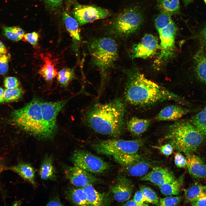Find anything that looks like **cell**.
Masks as SVG:
<instances>
[{
    "label": "cell",
    "mask_w": 206,
    "mask_h": 206,
    "mask_svg": "<svg viewBox=\"0 0 206 206\" xmlns=\"http://www.w3.org/2000/svg\"><path fill=\"white\" fill-rule=\"evenodd\" d=\"M126 73L124 96L131 104L146 106L179 98L176 94L147 79L136 70H128Z\"/></svg>",
    "instance_id": "1"
},
{
    "label": "cell",
    "mask_w": 206,
    "mask_h": 206,
    "mask_svg": "<svg viewBox=\"0 0 206 206\" xmlns=\"http://www.w3.org/2000/svg\"><path fill=\"white\" fill-rule=\"evenodd\" d=\"M125 110L124 104L120 98L107 103L97 104L87 112L86 121L99 133L117 136L124 130Z\"/></svg>",
    "instance_id": "2"
},
{
    "label": "cell",
    "mask_w": 206,
    "mask_h": 206,
    "mask_svg": "<svg viewBox=\"0 0 206 206\" xmlns=\"http://www.w3.org/2000/svg\"><path fill=\"white\" fill-rule=\"evenodd\" d=\"M165 137L173 148L186 154L197 150L204 140V136L197 129L186 121H179L172 125Z\"/></svg>",
    "instance_id": "3"
},
{
    "label": "cell",
    "mask_w": 206,
    "mask_h": 206,
    "mask_svg": "<svg viewBox=\"0 0 206 206\" xmlns=\"http://www.w3.org/2000/svg\"><path fill=\"white\" fill-rule=\"evenodd\" d=\"M41 102L39 98H33L22 108L14 110L12 116L14 123L23 130L35 137L45 140Z\"/></svg>",
    "instance_id": "4"
},
{
    "label": "cell",
    "mask_w": 206,
    "mask_h": 206,
    "mask_svg": "<svg viewBox=\"0 0 206 206\" xmlns=\"http://www.w3.org/2000/svg\"><path fill=\"white\" fill-rule=\"evenodd\" d=\"M88 49L92 63L98 68L101 80H103L117 58L116 43L109 37L95 39L89 43Z\"/></svg>",
    "instance_id": "5"
},
{
    "label": "cell",
    "mask_w": 206,
    "mask_h": 206,
    "mask_svg": "<svg viewBox=\"0 0 206 206\" xmlns=\"http://www.w3.org/2000/svg\"><path fill=\"white\" fill-rule=\"evenodd\" d=\"M142 15L135 7L122 11L114 20L108 30L109 33L120 37L128 36L136 32L143 22Z\"/></svg>",
    "instance_id": "6"
},
{
    "label": "cell",
    "mask_w": 206,
    "mask_h": 206,
    "mask_svg": "<svg viewBox=\"0 0 206 206\" xmlns=\"http://www.w3.org/2000/svg\"><path fill=\"white\" fill-rule=\"evenodd\" d=\"M143 144L140 140H125L112 139L101 140L94 144V149L100 154L114 156L125 154L136 153Z\"/></svg>",
    "instance_id": "7"
},
{
    "label": "cell",
    "mask_w": 206,
    "mask_h": 206,
    "mask_svg": "<svg viewBox=\"0 0 206 206\" xmlns=\"http://www.w3.org/2000/svg\"><path fill=\"white\" fill-rule=\"evenodd\" d=\"M70 98L55 102L41 100L40 107L43 122L45 140L51 139L57 132V118L60 112Z\"/></svg>",
    "instance_id": "8"
},
{
    "label": "cell",
    "mask_w": 206,
    "mask_h": 206,
    "mask_svg": "<svg viewBox=\"0 0 206 206\" xmlns=\"http://www.w3.org/2000/svg\"><path fill=\"white\" fill-rule=\"evenodd\" d=\"M71 160L74 165L92 174H101L110 167L109 164L100 157L83 150L74 152Z\"/></svg>",
    "instance_id": "9"
},
{
    "label": "cell",
    "mask_w": 206,
    "mask_h": 206,
    "mask_svg": "<svg viewBox=\"0 0 206 206\" xmlns=\"http://www.w3.org/2000/svg\"><path fill=\"white\" fill-rule=\"evenodd\" d=\"M115 160L132 176L142 177L146 175L151 166L149 160L136 153L125 154L113 156Z\"/></svg>",
    "instance_id": "10"
},
{
    "label": "cell",
    "mask_w": 206,
    "mask_h": 206,
    "mask_svg": "<svg viewBox=\"0 0 206 206\" xmlns=\"http://www.w3.org/2000/svg\"><path fill=\"white\" fill-rule=\"evenodd\" d=\"M72 13L80 25L106 18L110 15L107 9L94 5L77 3L74 4Z\"/></svg>",
    "instance_id": "11"
},
{
    "label": "cell",
    "mask_w": 206,
    "mask_h": 206,
    "mask_svg": "<svg viewBox=\"0 0 206 206\" xmlns=\"http://www.w3.org/2000/svg\"><path fill=\"white\" fill-rule=\"evenodd\" d=\"M177 30L176 26L173 21L158 31L161 40V50L159 57L160 60L166 61L173 55Z\"/></svg>",
    "instance_id": "12"
},
{
    "label": "cell",
    "mask_w": 206,
    "mask_h": 206,
    "mask_svg": "<svg viewBox=\"0 0 206 206\" xmlns=\"http://www.w3.org/2000/svg\"><path fill=\"white\" fill-rule=\"evenodd\" d=\"M160 47L157 37L152 34H146L140 42L133 46L130 55L132 59H145L155 54Z\"/></svg>",
    "instance_id": "13"
},
{
    "label": "cell",
    "mask_w": 206,
    "mask_h": 206,
    "mask_svg": "<svg viewBox=\"0 0 206 206\" xmlns=\"http://www.w3.org/2000/svg\"><path fill=\"white\" fill-rule=\"evenodd\" d=\"M65 176L71 183L75 187L82 188L97 182L96 178L92 174L76 166L65 167Z\"/></svg>",
    "instance_id": "14"
},
{
    "label": "cell",
    "mask_w": 206,
    "mask_h": 206,
    "mask_svg": "<svg viewBox=\"0 0 206 206\" xmlns=\"http://www.w3.org/2000/svg\"><path fill=\"white\" fill-rule=\"evenodd\" d=\"M132 190L133 187L130 181L123 176L118 178L111 189L114 199L119 202L128 200L131 196Z\"/></svg>",
    "instance_id": "15"
},
{
    "label": "cell",
    "mask_w": 206,
    "mask_h": 206,
    "mask_svg": "<svg viewBox=\"0 0 206 206\" xmlns=\"http://www.w3.org/2000/svg\"><path fill=\"white\" fill-rule=\"evenodd\" d=\"M140 180L148 181L159 186L170 183L175 179L172 173L165 168L154 167L149 173L142 177Z\"/></svg>",
    "instance_id": "16"
},
{
    "label": "cell",
    "mask_w": 206,
    "mask_h": 206,
    "mask_svg": "<svg viewBox=\"0 0 206 206\" xmlns=\"http://www.w3.org/2000/svg\"><path fill=\"white\" fill-rule=\"evenodd\" d=\"M187 167L189 174L196 178H206V163L193 154H186Z\"/></svg>",
    "instance_id": "17"
},
{
    "label": "cell",
    "mask_w": 206,
    "mask_h": 206,
    "mask_svg": "<svg viewBox=\"0 0 206 206\" xmlns=\"http://www.w3.org/2000/svg\"><path fill=\"white\" fill-rule=\"evenodd\" d=\"M188 112L187 110L179 106H168L160 111L157 115L155 119L159 121L176 120Z\"/></svg>",
    "instance_id": "18"
},
{
    "label": "cell",
    "mask_w": 206,
    "mask_h": 206,
    "mask_svg": "<svg viewBox=\"0 0 206 206\" xmlns=\"http://www.w3.org/2000/svg\"><path fill=\"white\" fill-rule=\"evenodd\" d=\"M65 193L67 198L71 203L78 206L89 205L82 188L70 187L66 190Z\"/></svg>",
    "instance_id": "19"
},
{
    "label": "cell",
    "mask_w": 206,
    "mask_h": 206,
    "mask_svg": "<svg viewBox=\"0 0 206 206\" xmlns=\"http://www.w3.org/2000/svg\"><path fill=\"white\" fill-rule=\"evenodd\" d=\"M10 169L34 186L36 185L35 171L30 164L20 162L11 167Z\"/></svg>",
    "instance_id": "20"
},
{
    "label": "cell",
    "mask_w": 206,
    "mask_h": 206,
    "mask_svg": "<svg viewBox=\"0 0 206 206\" xmlns=\"http://www.w3.org/2000/svg\"><path fill=\"white\" fill-rule=\"evenodd\" d=\"M62 18L66 29L72 38L74 46L75 48L76 47L77 50L78 45L81 40L78 23L75 19L64 11L62 14Z\"/></svg>",
    "instance_id": "21"
},
{
    "label": "cell",
    "mask_w": 206,
    "mask_h": 206,
    "mask_svg": "<svg viewBox=\"0 0 206 206\" xmlns=\"http://www.w3.org/2000/svg\"><path fill=\"white\" fill-rule=\"evenodd\" d=\"M39 172V176L42 179L53 181L56 180V172L51 156L46 155L44 157Z\"/></svg>",
    "instance_id": "22"
},
{
    "label": "cell",
    "mask_w": 206,
    "mask_h": 206,
    "mask_svg": "<svg viewBox=\"0 0 206 206\" xmlns=\"http://www.w3.org/2000/svg\"><path fill=\"white\" fill-rule=\"evenodd\" d=\"M150 124V120L134 117L127 123V126L129 131L135 135H139L144 132Z\"/></svg>",
    "instance_id": "23"
},
{
    "label": "cell",
    "mask_w": 206,
    "mask_h": 206,
    "mask_svg": "<svg viewBox=\"0 0 206 206\" xmlns=\"http://www.w3.org/2000/svg\"><path fill=\"white\" fill-rule=\"evenodd\" d=\"M85 192L90 206L104 205L103 195L98 191L92 185H89L82 188Z\"/></svg>",
    "instance_id": "24"
},
{
    "label": "cell",
    "mask_w": 206,
    "mask_h": 206,
    "mask_svg": "<svg viewBox=\"0 0 206 206\" xmlns=\"http://www.w3.org/2000/svg\"><path fill=\"white\" fill-rule=\"evenodd\" d=\"M195 71L197 76L202 82L206 83V55L202 50L195 56Z\"/></svg>",
    "instance_id": "25"
},
{
    "label": "cell",
    "mask_w": 206,
    "mask_h": 206,
    "mask_svg": "<svg viewBox=\"0 0 206 206\" xmlns=\"http://www.w3.org/2000/svg\"><path fill=\"white\" fill-rule=\"evenodd\" d=\"M44 63L39 70V73L47 82L52 81L57 76L58 72L53 62L49 58L45 57Z\"/></svg>",
    "instance_id": "26"
},
{
    "label": "cell",
    "mask_w": 206,
    "mask_h": 206,
    "mask_svg": "<svg viewBox=\"0 0 206 206\" xmlns=\"http://www.w3.org/2000/svg\"><path fill=\"white\" fill-rule=\"evenodd\" d=\"M161 12L171 15L176 13L179 9V0H156Z\"/></svg>",
    "instance_id": "27"
},
{
    "label": "cell",
    "mask_w": 206,
    "mask_h": 206,
    "mask_svg": "<svg viewBox=\"0 0 206 206\" xmlns=\"http://www.w3.org/2000/svg\"><path fill=\"white\" fill-rule=\"evenodd\" d=\"M206 190V185L196 183L190 186L185 191V197L187 201L192 203Z\"/></svg>",
    "instance_id": "28"
},
{
    "label": "cell",
    "mask_w": 206,
    "mask_h": 206,
    "mask_svg": "<svg viewBox=\"0 0 206 206\" xmlns=\"http://www.w3.org/2000/svg\"><path fill=\"white\" fill-rule=\"evenodd\" d=\"M192 123L204 136L206 137V107L195 116Z\"/></svg>",
    "instance_id": "29"
},
{
    "label": "cell",
    "mask_w": 206,
    "mask_h": 206,
    "mask_svg": "<svg viewBox=\"0 0 206 206\" xmlns=\"http://www.w3.org/2000/svg\"><path fill=\"white\" fill-rule=\"evenodd\" d=\"M159 186L161 193L165 195H177L180 192L181 183L179 180L175 179L170 183Z\"/></svg>",
    "instance_id": "30"
},
{
    "label": "cell",
    "mask_w": 206,
    "mask_h": 206,
    "mask_svg": "<svg viewBox=\"0 0 206 206\" xmlns=\"http://www.w3.org/2000/svg\"><path fill=\"white\" fill-rule=\"evenodd\" d=\"M3 31L4 35L7 38L15 41L22 39L24 35V31L18 26L5 27Z\"/></svg>",
    "instance_id": "31"
},
{
    "label": "cell",
    "mask_w": 206,
    "mask_h": 206,
    "mask_svg": "<svg viewBox=\"0 0 206 206\" xmlns=\"http://www.w3.org/2000/svg\"><path fill=\"white\" fill-rule=\"evenodd\" d=\"M57 76L59 83L62 86H66L74 78V71L73 69L64 68L58 72Z\"/></svg>",
    "instance_id": "32"
},
{
    "label": "cell",
    "mask_w": 206,
    "mask_h": 206,
    "mask_svg": "<svg viewBox=\"0 0 206 206\" xmlns=\"http://www.w3.org/2000/svg\"><path fill=\"white\" fill-rule=\"evenodd\" d=\"M23 94L22 89L20 87L13 88H6L4 90L5 101L10 102L16 101L21 98Z\"/></svg>",
    "instance_id": "33"
},
{
    "label": "cell",
    "mask_w": 206,
    "mask_h": 206,
    "mask_svg": "<svg viewBox=\"0 0 206 206\" xmlns=\"http://www.w3.org/2000/svg\"><path fill=\"white\" fill-rule=\"evenodd\" d=\"M146 202L159 205V199L155 193L150 188L145 186L140 187Z\"/></svg>",
    "instance_id": "34"
},
{
    "label": "cell",
    "mask_w": 206,
    "mask_h": 206,
    "mask_svg": "<svg viewBox=\"0 0 206 206\" xmlns=\"http://www.w3.org/2000/svg\"><path fill=\"white\" fill-rule=\"evenodd\" d=\"M173 21L171 15L161 12L155 19V25L156 29L159 31Z\"/></svg>",
    "instance_id": "35"
},
{
    "label": "cell",
    "mask_w": 206,
    "mask_h": 206,
    "mask_svg": "<svg viewBox=\"0 0 206 206\" xmlns=\"http://www.w3.org/2000/svg\"><path fill=\"white\" fill-rule=\"evenodd\" d=\"M181 200L180 196H170L159 199V205L162 206H175L179 204Z\"/></svg>",
    "instance_id": "36"
},
{
    "label": "cell",
    "mask_w": 206,
    "mask_h": 206,
    "mask_svg": "<svg viewBox=\"0 0 206 206\" xmlns=\"http://www.w3.org/2000/svg\"><path fill=\"white\" fill-rule=\"evenodd\" d=\"M9 58L7 54L0 55V75H4L7 72Z\"/></svg>",
    "instance_id": "37"
},
{
    "label": "cell",
    "mask_w": 206,
    "mask_h": 206,
    "mask_svg": "<svg viewBox=\"0 0 206 206\" xmlns=\"http://www.w3.org/2000/svg\"><path fill=\"white\" fill-rule=\"evenodd\" d=\"M39 38V34L36 32L24 34L23 39L33 45L36 46Z\"/></svg>",
    "instance_id": "38"
},
{
    "label": "cell",
    "mask_w": 206,
    "mask_h": 206,
    "mask_svg": "<svg viewBox=\"0 0 206 206\" xmlns=\"http://www.w3.org/2000/svg\"><path fill=\"white\" fill-rule=\"evenodd\" d=\"M4 86L6 88H13L19 86V83L15 77H8L5 78L4 80Z\"/></svg>",
    "instance_id": "39"
},
{
    "label": "cell",
    "mask_w": 206,
    "mask_h": 206,
    "mask_svg": "<svg viewBox=\"0 0 206 206\" xmlns=\"http://www.w3.org/2000/svg\"><path fill=\"white\" fill-rule=\"evenodd\" d=\"M176 166L179 168H184L187 166V161L183 155L180 152L177 153L175 155L174 159Z\"/></svg>",
    "instance_id": "40"
},
{
    "label": "cell",
    "mask_w": 206,
    "mask_h": 206,
    "mask_svg": "<svg viewBox=\"0 0 206 206\" xmlns=\"http://www.w3.org/2000/svg\"><path fill=\"white\" fill-rule=\"evenodd\" d=\"M63 0H44L46 6L52 10L57 9L61 6Z\"/></svg>",
    "instance_id": "41"
},
{
    "label": "cell",
    "mask_w": 206,
    "mask_h": 206,
    "mask_svg": "<svg viewBox=\"0 0 206 206\" xmlns=\"http://www.w3.org/2000/svg\"><path fill=\"white\" fill-rule=\"evenodd\" d=\"M191 204L193 206H206V190L203 191Z\"/></svg>",
    "instance_id": "42"
},
{
    "label": "cell",
    "mask_w": 206,
    "mask_h": 206,
    "mask_svg": "<svg viewBox=\"0 0 206 206\" xmlns=\"http://www.w3.org/2000/svg\"><path fill=\"white\" fill-rule=\"evenodd\" d=\"M133 200L136 203L142 205V206L148 205L144 203V202H146L140 190L136 192L134 195Z\"/></svg>",
    "instance_id": "43"
},
{
    "label": "cell",
    "mask_w": 206,
    "mask_h": 206,
    "mask_svg": "<svg viewBox=\"0 0 206 206\" xmlns=\"http://www.w3.org/2000/svg\"><path fill=\"white\" fill-rule=\"evenodd\" d=\"M161 152L166 156H169L173 152V148L170 144H167L161 146L159 148Z\"/></svg>",
    "instance_id": "44"
},
{
    "label": "cell",
    "mask_w": 206,
    "mask_h": 206,
    "mask_svg": "<svg viewBox=\"0 0 206 206\" xmlns=\"http://www.w3.org/2000/svg\"><path fill=\"white\" fill-rule=\"evenodd\" d=\"M59 198L57 196L52 197L48 202L46 206L63 205Z\"/></svg>",
    "instance_id": "45"
},
{
    "label": "cell",
    "mask_w": 206,
    "mask_h": 206,
    "mask_svg": "<svg viewBox=\"0 0 206 206\" xmlns=\"http://www.w3.org/2000/svg\"><path fill=\"white\" fill-rule=\"evenodd\" d=\"M124 206H142V205L139 204L135 201L133 199L130 200L126 202L123 205Z\"/></svg>",
    "instance_id": "46"
},
{
    "label": "cell",
    "mask_w": 206,
    "mask_h": 206,
    "mask_svg": "<svg viewBox=\"0 0 206 206\" xmlns=\"http://www.w3.org/2000/svg\"><path fill=\"white\" fill-rule=\"evenodd\" d=\"M7 54V50L3 44L0 41V55Z\"/></svg>",
    "instance_id": "47"
},
{
    "label": "cell",
    "mask_w": 206,
    "mask_h": 206,
    "mask_svg": "<svg viewBox=\"0 0 206 206\" xmlns=\"http://www.w3.org/2000/svg\"><path fill=\"white\" fill-rule=\"evenodd\" d=\"M4 90L3 88L0 87V103L5 102L4 96Z\"/></svg>",
    "instance_id": "48"
},
{
    "label": "cell",
    "mask_w": 206,
    "mask_h": 206,
    "mask_svg": "<svg viewBox=\"0 0 206 206\" xmlns=\"http://www.w3.org/2000/svg\"><path fill=\"white\" fill-rule=\"evenodd\" d=\"M200 35L201 37L206 41V26L201 30Z\"/></svg>",
    "instance_id": "49"
},
{
    "label": "cell",
    "mask_w": 206,
    "mask_h": 206,
    "mask_svg": "<svg viewBox=\"0 0 206 206\" xmlns=\"http://www.w3.org/2000/svg\"><path fill=\"white\" fill-rule=\"evenodd\" d=\"M183 2L184 5L187 6L192 2L193 0H182Z\"/></svg>",
    "instance_id": "50"
},
{
    "label": "cell",
    "mask_w": 206,
    "mask_h": 206,
    "mask_svg": "<svg viewBox=\"0 0 206 206\" xmlns=\"http://www.w3.org/2000/svg\"><path fill=\"white\" fill-rule=\"evenodd\" d=\"M3 169V165L1 160L0 159V174Z\"/></svg>",
    "instance_id": "51"
},
{
    "label": "cell",
    "mask_w": 206,
    "mask_h": 206,
    "mask_svg": "<svg viewBox=\"0 0 206 206\" xmlns=\"http://www.w3.org/2000/svg\"><path fill=\"white\" fill-rule=\"evenodd\" d=\"M203 52H204V53L206 55V45H205V51H204H204H203Z\"/></svg>",
    "instance_id": "52"
},
{
    "label": "cell",
    "mask_w": 206,
    "mask_h": 206,
    "mask_svg": "<svg viewBox=\"0 0 206 206\" xmlns=\"http://www.w3.org/2000/svg\"><path fill=\"white\" fill-rule=\"evenodd\" d=\"M206 5V0H203Z\"/></svg>",
    "instance_id": "53"
}]
</instances>
